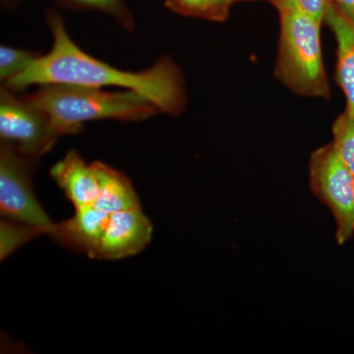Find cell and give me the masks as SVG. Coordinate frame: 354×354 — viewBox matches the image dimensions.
<instances>
[{
	"mask_svg": "<svg viewBox=\"0 0 354 354\" xmlns=\"http://www.w3.org/2000/svg\"><path fill=\"white\" fill-rule=\"evenodd\" d=\"M53 39L48 53L41 55L23 73L2 86L20 92L32 86L71 84L97 88H118L138 93L162 113L177 116L186 106L180 69L169 57L139 72L125 71L88 55L70 37L62 16L55 9L46 13Z\"/></svg>",
	"mask_w": 354,
	"mask_h": 354,
	"instance_id": "6da1fadb",
	"label": "cell"
},
{
	"mask_svg": "<svg viewBox=\"0 0 354 354\" xmlns=\"http://www.w3.org/2000/svg\"><path fill=\"white\" fill-rule=\"evenodd\" d=\"M24 97L50 116L62 137L82 131L90 121L138 122L160 113L149 100L129 90L48 84Z\"/></svg>",
	"mask_w": 354,
	"mask_h": 354,
	"instance_id": "7a4b0ae2",
	"label": "cell"
},
{
	"mask_svg": "<svg viewBox=\"0 0 354 354\" xmlns=\"http://www.w3.org/2000/svg\"><path fill=\"white\" fill-rule=\"evenodd\" d=\"M279 14V51L274 75L295 95L328 99L330 85L321 44L323 23L293 9H283Z\"/></svg>",
	"mask_w": 354,
	"mask_h": 354,
	"instance_id": "3957f363",
	"label": "cell"
},
{
	"mask_svg": "<svg viewBox=\"0 0 354 354\" xmlns=\"http://www.w3.org/2000/svg\"><path fill=\"white\" fill-rule=\"evenodd\" d=\"M309 176L312 192L334 216L337 243H346L354 232V176L333 142L311 153Z\"/></svg>",
	"mask_w": 354,
	"mask_h": 354,
	"instance_id": "277c9868",
	"label": "cell"
},
{
	"mask_svg": "<svg viewBox=\"0 0 354 354\" xmlns=\"http://www.w3.org/2000/svg\"><path fill=\"white\" fill-rule=\"evenodd\" d=\"M39 160L0 142V212L3 218L41 228L48 234L55 223L39 204L32 183Z\"/></svg>",
	"mask_w": 354,
	"mask_h": 354,
	"instance_id": "5b68a950",
	"label": "cell"
},
{
	"mask_svg": "<svg viewBox=\"0 0 354 354\" xmlns=\"http://www.w3.org/2000/svg\"><path fill=\"white\" fill-rule=\"evenodd\" d=\"M60 134L43 109L3 86L0 88V139L21 153L41 160Z\"/></svg>",
	"mask_w": 354,
	"mask_h": 354,
	"instance_id": "8992f818",
	"label": "cell"
},
{
	"mask_svg": "<svg viewBox=\"0 0 354 354\" xmlns=\"http://www.w3.org/2000/svg\"><path fill=\"white\" fill-rule=\"evenodd\" d=\"M152 234V223L141 208L114 213L93 258L118 260L136 255L148 245Z\"/></svg>",
	"mask_w": 354,
	"mask_h": 354,
	"instance_id": "52a82bcc",
	"label": "cell"
},
{
	"mask_svg": "<svg viewBox=\"0 0 354 354\" xmlns=\"http://www.w3.org/2000/svg\"><path fill=\"white\" fill-rule=\"evenodd\" d=\"M109 218L111 215L95 205L77 207L73 216L55 223L48 234L67 248L93 258L108 227Z\"/></svg>",
	"mask_w": 354,
	"mask_h": 354,
	"instance_id": "ba28073f",
	"label": "cell"
},
{
	"mask_svg": "<svg viewBox=\"0 0 354 354\" xmlns=\"http://www.w3.org/2000/svg\"><path fill=\"white\" fill-rule=\"evenodd\" d=\"M50 176L75 208L97 201L99 183L94 164H87L77 151H70L58 160L50 169Z\"/></svg>",
	"mask_w": 354,
	"mask_h": 354,
	"instance_id": "9c48e42d",
	"label": "cell"
},
{
	"mask_svg": "<svg viewBox=\"0 0 354 354\" xmlns=\"http://www.w3.org/2000/svg\"><path fill=\"white\" fill-rule=\"evenodd\" d=\"M324 22L337 41V81L346 95V109L354 115V21L330 3Z\"/></svg>",
	"mask_w": 354,
	"mask_h": 354,
	"instance_id": "30bf717a",
	"label": "cell"
},
{
	"mask_svg": "<svg viewBox=\"0 0 354 354\" xmlns=\"http://www.w3.org/2000/svg\"><path fill=\"white\" fill-rule=\"evenodd\" d=\"M93 164L99 183V196L94 204L97 208L109 215L141 208L136 191L124 174L102 162Z\"/></svg>",
	"mask_w": 354,
	"mask_h": 354,
	"instance_id": "8fae6325",
	"label": "cell"
},
{
	"mask_svg": "<svg viewBox=\"0 0 354 354\" xmlns=\"http://www.w3.org/2000/svg\"><path fill=\"white\" fill-rule=\"evenodd\" d=\"M234 3V0H165L172 12L212 22L227 20Z\"/></svg>",
	"mask_w": 354,
	"mask_h": 354,
	"instance_id": "7c38bea8",
	"label": "cell"
},
{
	"mask_svg": "<svg viewBox=\"0 0 354 354\" xmlns=\"http://www.w3.org/2000/svg\"><path fill=\"white\" fill-rule=\"evenodd\" d=\"M57 6L73 11H95L106 14L128 31L135 28L134 16L127 0H51Z\"/></svg>",
	"mask_w": 354,
	"mask_h": 354,
	"instance_id": "4fadbf2b",
	"label": "cell"
},
{
	"mask_svg": "<svg viewBox=\"0 0 354 354\" xmlns=\"http://www.w3.org/2000/svg\"><path fill=\"white\" fill-rule=\"evenodd\" d=\"M46 234L41 228L21 221L3 218L0 223V258L6 260L11 253L27 242Z\"/></svg>",
	"mask_w": 354,
	"mask_h": 354,
	"instance_id": "5bb4252c",
	"label": "cell"
},
{
	"mask_svg": "<svg viewBox=\"0 0 354 354\" xmlns=\"http://www.w3.org/2000/svg\"><path fill=\"white\" fill-rule=\"evenodd\" d=\"M41 55L39 51L22 50L2 44L0 46V80L6 83L23 73Z\"/></svg>",
	"mask_w": 354,
	"mask_h": 354,
	"instance_id": "9a60e30c",
	"label": "cell"
},
{
	"mask_svg": "<svg viewBox=\"0 0 354 354\" xmlns=\"http://www.w3.org/2000/svg\"><path fill=\"white\" fill-rule=\"evenodd\" d=\"M334 144L342 162L351 169L354 176V115L348 111L335 120L333 125Z\"/></svg>",
	"mask_w": 354,
	"mask_h": 354,
	"instance_id": "2e32d148",
	"label": "cell"
},
{
	"mask_svg": "<svg viewBox=\"0 0 354 354\" xmlns=\"http://www.w3.org/2000/svg\"><path fill=\"white\" fill-rule=\"evenodd\" d=\"M330 3L329 0H274L272 6L276 7L278 11L283 9L301 11L324 23Z\"/></svg>",
	"mask_w": 354,
	"mask_h": 354,
	"instance_id": "e0dca14e",
	"label": "cell"
},
{
	"mask_svg": "<svg viewBox=\"0 0 354 354\" xmlns=\"http://www.w3.org/2000/svg\"><path fill=\"white\" fill-rule=\"evenodd\" d=\"M344 15L354 21V0H329Z\"/></svg>",
	"mask_w": 354,
	"mask_h": 354,
	"instance_id": "ac0fdd59",
	"label": "cell"
},
{
	"mask_svg": "<svg viewBox=\"0 0 354 354\" xmlns=\"http://www.w3.org/2000/svg\"><path fill=\"white\" fill-rule=\"evenodd\" d=\"M0 1H1L2 6L7 10H14L20 6L23 0H0Z\"/></svg>",
	"mask_w": 354,
	"mask_h": 354,
	"instance_id": "d6986e66",
	"label": "cell"
},
{
	"mask_svg": "<svg viewBox=\"0 0 354 354\" xmlns=\"http://www.w3.org/2000/svg\"><path fill=\"white\" fill-rule=\"evenodd\" d=\"M243 1H254V0H234V2H243ZM265 1L270 2L271 4H274V0H265Z\"/></svg>",
	"mask_w": 354,
	"mask_h": 354,
	"instance_id": "ffe728a7",
	"label": "cell"
}]
</instances>
